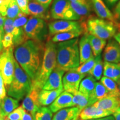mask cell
<instances>
[{"mask_svg": "<svg viewBox=\"0 0 120 120\" xmlns=\"http://www.w3.org/2000/svg\"><path fill=\"white\" fill-rule=\"evenodd\" d=\"M45 47L42 43L27 40L16 46L15 58L31 80L38 72L42 62Z\"/></svg>", "mask_w": 120, "mask_h": 120, "instance_id": "cell-1", "label": "cell"}, {"mask_svg": "<svg viewBox=\"0 0 120 120\" xmlns=\"http://www.w3.org/2000/svg\"><path fill=\"white\" fill-rule=\"evenodd\" d=\"M79 41L76 38L56 45V67L68 71L80 65Z\"/></svg>", "mask_w": 120, "mask_h": 120, "instance_id": "cell-2", "label": "cell"}, {"mask_svg": "<svg viewBox=\"0 0 120 120\" xmlns=\"http://www.w3.org/2000/svg\"><path fill=\"white\" fill-rule=\"evenodd\" d=\"M56 67V45L49 40L45 46L44 54L38 72L32 80L31 89L41 90Z\"/></svg>", "mask_w": 120, "mask_h": 120, "instance_id": "cell-3", "label": "cell"}, {"mask_svg": "<svg viewBox=\"0 0 120 120\" xmlns=\"http://www.w3.org/2000/svg\"><path fill=\"white\" fill-rule=\"evenodd\" d=\"M31 83L32 80L31 78L15 60L12 81L7 88L8 95L18 100L23 98L31 90Z\"/></svg>", "mask_w": 120, "mask_h": 120, "instance_id": "cell-4", "label": "cell"}, {"mask_svg": "<svg viewBox=\"0 0 120 120\" xmlns=\"http://www.w3.org/2000/svg\"><path fill=\"white\" fill-rule=\"evenodd\" d=\"M117 25L110 21L92 16L86 22V29L88 34L103 40H109L116 34Z\"/></svg>", "mask_w": 120, "mask_h": 120, "instance_id": "cell-5", "label": "cell"}, {"mask_svg": "<svg viewBox=\"0 0 120 120\" xmlns=\"http://www.w3.org/2000/svg\"><path fill=\"white\" fill-rule=\"evenodd\" d=\"M24 32L27 39L42 43L49 34V28L44 19L31 16L24 26Z\"/></svg>", "mask_w": 120, "mask_h": 120, "instance_id": "cell-6", "label": "cell"}, {"mask_svg": "<svg viewBox=\"0 0 120 120\" xmlns=\"http://www.w3.org/2000/svg\"><path fill=\"white\" fill-rule=\"evenodd\" d=\"M51 17L57 20L78 21L81 17L73 11L69 0H53Z\"/></svg>", "mask_w": 120, "mask_h": 120, "instance_id": "cell-7", "label": "cell"}, {"mask_svg": "<svg viewBox=\"0 0 120 120\" xmlns=\"http://www.w3.org/2000/svg\"><path fill=\"white\" fill-rule=\"evenodd\" d=\"M13 47L4 49L0 53V72L7 89L12 81L15 71Z\"/></svg>", "mask_w": 120, "mask_h": 120, "instance_id": "cell-8", "label": "cell"}, {"mask_svg": "<svg viewBox=\"0 0 120 120\" xmlns=\"http://www.w3.org/2000/svg\"><path fill=\"white\" fill-rule=\"evenodd\" d=\"M48 28L49 34L51 36L75 30H85L84 24L77 21H54L49 23Z\"/></svg>", "mask_w": 120, "mask_h": 120, "instance_id": "cell-9", "label": "cell"}, {"mask_svg": "<svg viewBox=\"0 0 120 120\" xmlns=\"http://www.w3.org/2000/svg\"><path fill=\"white\" fill-rule=\"evenodd\" d=\"M85 75L80 74L75 70L68 71L63 76V87L65 91L73 94L79 91V85Z\"/></svg>", "mask_w": 120, "mask_h": 120, "instance_id": "cell-10", "label": "cell"}, {"mask_svg": "<svg viewBox=\"0 0 120 120\" xmlns=\"http://www.w3.org/2000/svg\"><path fill=\"white\" fill-rule=\"evenodd\" d=\"M105 61L113 64L120 63V45L114 39H109L103 54Z\"/></svg>", "mask_w": 120, "mask_h": 120, "instance_id": "cell-11", "label": "cell"}, {"mask_svg": "<svg viewBox=\"0 0 120 120\" xmlns=\"http://www.w3.org/2000/svg\"><path fill=\"white\" fill-rule=\"evenodd\" d=\"M91 8L97 17L102 19L110 21L117 24L113 14L103 0H89Z\"/></svg>", "mask_w": 120, "mask_h": 120, "instance_id": "cell-12", "label": "cell"}, {"mask_svg": "<svg viewBox=\"0 0 120 120\" xmlns=\"http://www.w3.org/2000/svg\"><path fill=\"white\" fill-rule=\"evenodd\" d=\"M40 90L31 89L26 96L22 102V107L29 112L34 118L36 112L41 107V105L38 101V94Z\"/></svg>", "mask_w": 120, "mask_h": 120, "instance_id": "cell-13", "label": "cell"}, {"mask_svg": "<svg viewBox=\"0 0 120 120\" xmlns=\"http://www.w3.org/2000/svg\"><path fill=\"white\" fill-rule=\"evenodd\" d=\"M113 112L89 106L83 109L79 113V118L81 120L100 119L113 115Z\"/></svg>", "mask_w": 120, "mask_h": 120, "instance_id": "cell-14", "label": "cell"}, {"mask_svg": "<svg viewBox=\"0 0 120 120\" xmlns=\"http://www.w3.org/2000/svg\"><path fill=\"white\" fill-rule=\"evenodd\" d=\"M65 71L56 67L48 78L42 89L55 90L62 87V79Z\"/></svg>", "mask_w": 120, "mask_h": 120, "instance_id": "cell-15", "label": "cell"}, {"mask_svg": "<svg viewBox=\"0 0 120 120\" xmlns=\"http://www.w3.org/2000/svg\"><path fill=\"white\" fill-rule=\"evenodd\" d=\"M72 99V94L67 91H64L51 104L49 109L53 113H56L64 108L73 107Z\"/></svg>", "mask_w": 120, "mask_h": 120, "instance_id": "cell-16", "label": "cell"}, {"mask_svg": "<svg viewBox=\"0 0 120 120\" xmlns=\"http://www.w3.org/2000/svg\"><path fill=\"white\" fill-rule=\"evenodd\" d=\"M87 33V32H85L79 41L80 64H83L94 57L92 49H91V45L88 41Z\"/></svg>", "mask_w": 120, "mask_h": 120, "instance_id": "cell-17", "label": "cell"}, {"mask_svg": "<svg viewBox=\"0 0 120 120\" xmlns=\"http://www.w3.org/2000/svg\"><path fill=\"white\" fill-rule=\"evenodd\" d=\"M92 106L105 111H111L114 113L120 107V97L107 96L105 98L97 101Z\"/></svg>", "mask_w": 120, "mask_h": 120, "instance_id": "cell-18", "label": "cell"}, {"mask_svg": "<svg viewBox=\"0 0 120 120\" xmlns=\"http://www.w3.org/2000/svg\"><path fill=\"white\" fill-rule=\"evenodd\" d=\"M49 8L35 1L29 0L28 11L30 14L32 15L34 17L40 18L44 20H49L51 16Z\"/></svg>", "mask_w": 120, "mask_h": 120, "instance_id": "cell-19", "label": "cell"}, {"mask_svg": "<svg viewBox=\"0 0 120 120\" xmlns=\"http://www.w3.org/2000/svg\"><path fill=\"white\" fill-rule=\"evenodd\" d=\"M64 87L55 90H42L38 94V101L41 106H48L51 105L61 93L64 92Z\"/></svg>", "mask_w": 120, "mask_h": 120, "instance_id": "cell-20", "label": "cell"}, {"mask_svg": "<svg viewBox=\"0 0 120 120\" xmlns=\"http://www.w3.org/2000/svg\"><path fill=\"white\" fill-rule=\"evenodd\" d=\"M19 100L6 96L0 101V115L5 117L19 107Z\"/></svg>", "mask_w": 120, "mask_h": 120, "instance_id": "cell-21", "label": "cell"}, {"mask_svg": "<svg viewBox=\"0 0 120 120\" xmlns=\"http://www.w3.org/2000/svg\"><path fill=\"white\" fill-rule=\"evenodd\" d=\"M80 112L76 107L64 108L57 112L52 120H72L79 117Z\"/></svg>", "mask_w": 120, "mask_h": 120, "instance_id": "cell-22", "label": "cell"}, {"mask_svg": "<svg viewBox=\"0 0 120 120\" xmlns=\"http://www.w3.org/2000/svg\"><path fill=\"white\" fill-rule=\"evenodd\" d=\"M96 83V80L92 76L88 75L82 79L79 85V91L89 98L94 92Z\"/></svg>", "mask_w": 120, "mask_h": 120, "instance_id": "cell-23", "label": "cell"}, {"mask_svg": "<svg viewBox=\"0 0 120 120\" xmlns=\"http://www.w3.org/2000/svg\"><path fill=\"white\" fill-rule=\"evenodd\" d=\"M87 35L94 56H98L101 55L107 43L106 40L98 38L88 33H87Z\"/></svg>", "mask_w": 120, "mask_h": 120, "instance_id": "cell-24", "label": "cell"}, {"mask_svg": "<svg viewBox=\"0 0 120 120\" xmlns=\"http://www.w3.org/2000/svg\"><path fill=\"white\" fill-rule=\"evenodd\" d=\"M109 96V92L101 82H96L95 88L89 98V106H92L97 101Z\"/></svg>", "mask_w": 120, "mask_h": 120, "instance_id": "cell-25", "label": "cell"}, {"mask_svg": "<svg viewBox=\"0 0 120 120\" xmlns=\"http://www.w3.org/2000/svg\"><path fill=\"white\" fill-rule=\"evenodd\" d=\"M84 31L85 30H75V31L60 33L54 35L51 39V41L54 43H59L79 38V37L83 34Z\"/></svg>", "mask_w": 120, "mask_h": 120, "instance_id": "cell-26", "label": "cell"}, {"mask_svg": "<svg viewBox=\"0 0 120 120\" xmlns=\"http://www.w3.org/2000/svg\"><path fill=\"white\" fill-rule=\"evenodd\" d=\"M73 107L79 108L81 111L85 107L89 106V98L87 96L79 91L73 93Z\"/></svg>", "mask_w": 120, "mask_h": 120, "instance_id": "cell-27", "label": "cell"}, {"mask_svg": "<svg viewBox=\"0 0 120 120\" xmlns=\"http://www.w3.org/2000/svg\"><path fill=\"white\" fill-rule=\"evenodd\" d=\"M100 82L107 89L109 96L120 97V91L118 84L115 81L104 76L100 79Z\"/></svg>", "mask_w": 120, "mask_h": 120, "instance_id": "cell-28", "label": "cell"}, {"mask_svg": "<svg viewBox=\"0 0 120 120\" xmlns=\"http://www.w3.org/2000/svg\"><path fill=\"white\" fill-rule=\"evenodd\" d=\"M72 8L75 12L80 17L88 16L91 11V6L90 3L80 4V3L70 2Z\"/></svg>", "mask_w": 120, "mask_h": 120, "instance_id": "cell-29", "label": "cell"}, {"mask_svg": "<svg viewBox=\"0 0 120 120\" xmlns=\"http://www.w3.org/2000/svg\"><path fill=\"white\" fill-rule=\"evenodd\" d=\"M97 61L93 67L89 75L92 76L96 81H99L102 78L103 72V63L101 58V55L96 56Z\"/></svg>", "mask_w": 120, "mask_h": 120, "instance_id": "cell-30", "label": "cell"}, {"mask_svg": "<svg viewBox=\"0 0 120 120\" xmlns=\"http://www.w3.org/2000/svg\"><path fill=\"white\" fill-rule=\"evenodd\" d=\"M96 56H94V57L86 61L85 62L81 64V65H79L77 68L73 69V70H76L80 74L85 75V76H86L87 75H89L90 72L92 70L96 62Z\"/></svg>", "mask_w": 120, "mask_h": 120, "instance_id": "cell-31", "label": "cell"}, {"mask_svg": "<svg viewBox=\"0 0 120 120\" xmlns=\"http://www.w3.org/2000/svg\"><path fill=\"white\" fill-rule=\"evenodd\" d=\"M34 120H52V112L49 108L42 107H40L36 112Z\"/></svg>", "mask_w": 120, "mask_h": 120, "instance_id": "cell-32", "label": "cell"}, {"mask_svg": "<svg viewBox=\"0 0 120 120\" xmlns=\"http://www.w3.org/2000/svg\"><path fill=\"white\" fill-rule=\"evenodd\" d=\"M21 12L16 0H11L7 9L6 16L11 19H15Z\"/></svg>", "mask_w": 120, "mask_h": 120, "instance_id": "cell-33", "label": "cell"}, {"mask_svg": "<svg viewBox=\"0 0 120 120\" xmlns=\"http://www.w3.org/2000/svg\"><path fill=\"white\" fill-rule=\"evenodd\" d=\"M25 111L26 110L21 106L13 110V112L5 117V118L9 120H22Z\"/></svg>", "mask_w": 120, "mask_h": 120, "instance_id": "cell-34", "label": "cell"}, {"mask_svg": "<svg viewBox=\"0 0 120 120\" xmlns=\"http://www.w3.org/2000/svg\"><path fill=\"white\" fill-rule=\"evenodd\" d=\"M27 21L28 19L27 15L21 11L17 17L13 20V25L15 27L24 28V26L26 25Z\"/></svg>", "mask_w": 120, "mask_h": 120, "instance_id": "cell-35", "label": "cell"}, {"mask_svg": "<svg viewBox=\"0 0 120 120\" xmlns=\"http://www.w3.org/2000/svg\"><path fill=\"white\" fill-rule=\"evenodd\" d=\"M1 44L3 47V50L4 49H7L9 48L13 47V35L10 33L4 34V35L3 37Z\"/></svg>", "mask_w": 120, "mask_h": 120, "instance_id": "cell-36", "label": "cell"}, {"mask_svg": "<svg viewBox=\"0 0 120 120\" xmlns=\"http://www.w3.org/2000/svg\"><path fill=\"white\" fill-rule=\"evenodd\" d=\"M114 64L105 61L103 63V75L105 77L113 79V70Z\"/></svg>", "mask_w": 120, "mask_h": 120, "instance_id": "cell-37", "label": "cell"}, {"mask_svg": "<svg viewBox=\"0 0 120 120\" xmlns=\"http://www.w3.org/2000/svg\"><path fill=\"white\" fill-rule=\"evenodd\" d=\"M21 11L27 15H30L28 11V2L29 0H16Z\"/></svg>", "mask_w": 120, "mask_h": 120, "instance_id": "cell-38", "label": "cell"}, {"mask_svg": "<svg viewBox=\"0 0 120 120\" xmlns=\"http://www.w3.org/2000/svg\"><path fill=\"white\" fill-rule=\"evenodd\" d=\"M11 0H0V13L4 17H6L7 9Z\"/></svg>", "mask_w": 120, "mask_h": 120, "instance_id": "cell-39", "label": "cell"}, {"mask_svg": "<svg viewBox=\"0 0 120 120\" xmlns=\"http://www.w3.org/2000/svg\"><path fill=\"white\" fill-rule=\"evenodd\" d=\"M112 79L117 83L120 81V64H114L113 79Z\"/></svg>", "mask_w": 120, "mask_h": 120, "instance_id": "cell-40", "label": "cell"}, {"mask_svg": "<svg viewBox=\"0 0 120 120\" xmlns=\"http://www.w3.org/2000/svg\"><path fill=\"white\" fill-rule=\"evenodd\" d=\"M2 75L0 72V101L6 96V91Z\"/></svg>", "mask_w": 120, "mask_h": 120, "instance_id": "cell-41", "label": "cell"}, {"mask_svg": "<svg viewBox=\"0 0 120 120\" xmlns=\"http://www.w3.org/2000/svg\"><path fill=\"white\" fill-rule=\"evenodd\" d=\"M113 16L115 17V20L120 21V0L117 3L116 6L115 8L113 9Z\"/></svg>", "mask_w": 120, "mask_h": 120, "instance_id": "cell-42", "label": "cell"}, {"mask_svg": "<svg viewBox=\"0 0 120 120\" xmlns=\"http://www.w3.org/2000/svg\"><path fill=\"white\" fill-rule=\"evenodd\" d=\"M31 1H35V2H37L39 3V4H42L45 6L49 7V4H51L52 0H31Z\"/></svg>", "mask_w": 120, "mask_h": 120, "instance_id": "cell-43", "label": "cell"}, {"mask_svg": "<svg viewBox=\"0 0 120 120\" xmlns=\"http://www.w3.org/2000/svg\"><path fill=\"white\" fill-rule=\"evenodd\" d=\"M109 7H113L120 0H103Z\"/></svg>", "mask_w": 120, "mask_h": 120, "instance_id": "cell-44", "label": "cell"}, {"mask_svg": "<svg viewBox=\"0 0 120 120\" xmlns=\"http://www.w3.org/2000/svg\"><path fill=\"white\" fill-rule=\"evenodd\" d=\"M22 120H34V118H33L32 116L30 113L25 111L23 114Z\"/></svg>", "mask_w": 120, "mask_h": 120, "instance_id": "cell-45", "label": "cell"}, {"mask_svg": "<svg viewBox=\"0 0 120 120\" xmlns=\"http://www.w3.org/2000/svg\"><path fill=\"white\" fill-rule=\"evenodd\" d=\"M113 116L115 120H120V107L113 113Z\"/></svg>", "mask_w": 120, "mask_h": 120, "instance_id": "cell-46", "label": "cell"}, {"mask_svg": "<svg viewBox=\"0 0 120 120\" xmlns=\"http://www.w3.org/2000/svg\"><path fill=\"white\" fill-rule=\"evenodd\" d=\"M4 35V31H2V30L0 28V53L2 52L3 51V47L2 46V44H1V41Z\"/></svg>", "mask_w": 120, "mask_h": 120, "instance_id": "cell-47", "label": "cell"}, {"mask_svg": "<svg viewBox=\"0 0 120 120\" xmlns=\"http://www.w3.org/2000/svg\"><path fill=\"white\" fill-rule=\"evenodd\" d=\"M4 19H5V17H3L2 15H1V13H0V28H1L2 31H4Z\"/></svg>", "mask_w": 120, "mask_h": 120, "instance_id": "cell-48", "label": "cell"}, {"mask_svg": "<svg viewBox=\"0 0 120 120\" xmlns=\"http://www.w3.org/2000/svg\"><path fill=\"white\" fill-rule=\"evenodd\" d=\"M70 2H76V3H80V4H86V3H89V0H69Z\"/></svg>", "mask_w": 120, "mask_h": 120, "instance_id": "cell-49", "label": "cell"}, {"mask_svg": "<svg viewBox=\"0 0 120 120\" xmlns=\"http://www.w3.org/2000/svg\"><path fill=\"white\" fill-rule=\"evenodd\" d=\"M114 39L117 42L118 44L120 45V32H118V33H116L113 36Z\"/></svg>", "mask_w": 120, "mask_h": 120, "instance_id": "cell-50", "label": "cell"}, {"mask_svg": "<svg viewBox=\"0 0 120 120\" xmlns=\"http://www.w3.org/2000/svg\"><path fill=\"white\" fill-rule=\"evenodd\" d=\"M100 120H115L113 115H112V116H111L110 115V116L100 118Z\"/></svg>", "mask_w": 120, "mask_h": 120, "instance_id": "cell-51", "label": "cell"}, {"mask_svg": "<svg viewBox=\"0 0 120 120\" xmlns=\"http://www.w3.org/2000/svg\"><path fill=\"white\" fill-rule=\"evenodd\" d=\"M117 84H118V89H119V91H120V81Z\"/></svg>", "mask_w": 120, "mask_h": 120, "instance_id": "cell-52", "label": "cell"}, {"mask_svg": "<svg viewBox=\"0 0 120 120\" xmlns=\"http://www.w3.org/2000/svg\"><path fill=\"white\" fill-rule=\"evenodd\" d=\"M0 120H4V117H3L1 116V118H0Z\"/></svg>", "mask_w": 120, "mask_h": 120, "instance_id": "cell-53", "label": "cell"}, {"mask_svg": "<svg viewBox=\"0 0 120 120\" xmlns=\"http://www.w3.org/2000/svg\"><path fill=\"white\" fill-rule=\"evenodd\" d=\"M100 120V119H94V120Z\"/></svg>", "mask_w": 120, "mask_h": 120, "instance_id": "cell-54", "label": "cell"}, {"mask_svg": "<svg viewBox=\"0 0 120 120\" xmlns=\"http://www.w3.org/2000/svg\"><path fill=\"white\" fill-rule=\"evenodd\" d=\"M79 118V117H77L75 118V119H73V120H77V118Z\"/></svg>", "mask_w": 120, "mask_h": 120, "instance_id": "cell-55", "label": "cell"}, {"mask_svg": "<svg viewBox=\"0 0 120 120\" xmlns=\"http://www.w3.org/2000/svg\"><path fill=\"white\" fill-rule=\"evenodd\" d=\"M4 120H8V119H7V118H6L5 117H4Z\"/></svg>", "mask_w": 120, "mask_h": 120, "instance_id": "cell-56", "label": "cell"}, {"mask_svg": "<svg viewBox=\"0 0 120 120\" xmlns=\"http://www.w3.org/2000/svg\"><path fill=\"white\" fill-rule=\"evenodd\" d=\"M118 27H120V24H119V25H118Z\"/></svg>", "mask_w": 120, "mask_h": 120, "instance_id": "cell-57", "label": "cell"}, {"mask_svg": "<svg viewBox=\"0 0 120 120\" xmlns=\"http://www.w3.org/2000/svg\"><path fill=\"white\" fill-rule=\"evenodd\" d=\"M79 120V118H77V120Z\"/></svg>", "mask_w": 120, "mask_h": 120, "instance_id": "cell-58", "label": "cell"}, {"mask_svg": "<svg viewBox=\"0 0 120 120\" xmlns=\"http://www.w3.org/2000/svg\"><path fill=\"white\" fill-rule=\"evenodd\" d=\"M0 118H1V115H0Z\"/></svg>", "mask_w": 120, "mask_h": 120, "instance_id": "cell-59", "label": "cell"}, {"mask_svg": "<svg viewBox=\"0 0 120 120\" xmlns=\"http://www.w3.org/2000/svg\"></svg>", "mask_w": 120, "mask_h": 120, "instance_id": "cell-60", "label": "cell"}]
</instances>
